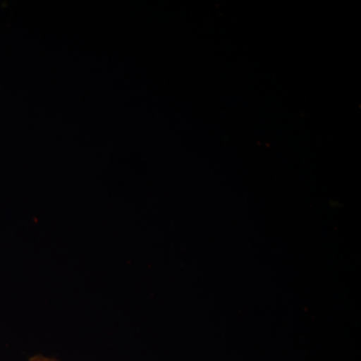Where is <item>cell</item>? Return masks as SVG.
<instances>
[{
    "label": "cell",
    "instance_id": "obj_1",
    "mask_svg": "<svg viewBox=\"0 0 361 361\" xmlns=\"http://www.w3.org/2000/svg\"><path fill=\"white\" fill-rule=\"evenodd\" d=\"M30 361H56V360H49V358H45V357H35V358H32V360Z\"/></svg>",
    "mask_w": 361,
    "mask_h": 361
}]
</instances>
